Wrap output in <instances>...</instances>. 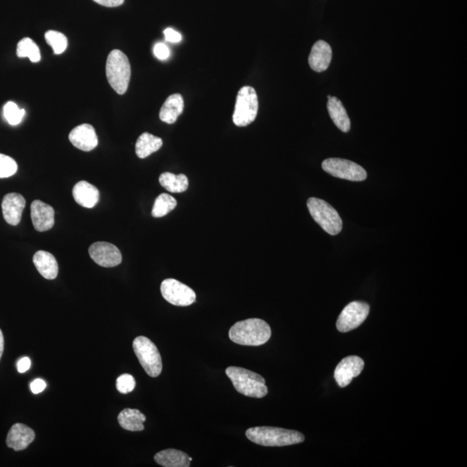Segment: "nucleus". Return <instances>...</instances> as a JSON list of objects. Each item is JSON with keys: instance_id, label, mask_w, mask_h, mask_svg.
Wrapping results in <instances>:
<instances>
[{"instance_id": "10", "label": "nucleus", "mask_w": 467, "mask_h": 467, "mask_svg": "<svg viewBox=\"0 0 467 467\" xmlns=\"http://www.w3.org/2000/svg\"><path fill=\"white\" fill-rule=\"evenodd\" d=\"M370 314V306L362 301L350 302L342 311L337 321V329L340 333H348L359 327Z\"/></svg>"}, {"instance_id": "25", "label": "nucleus", "mask_w": 467, "mask_h": 467, "mask_svg": "<svg viewBox=\"0 0 467 467\" xmlns=\"http://www.w3.org/2000/svg\"><path fill=\"white\" fill-rule=\"evenodd\" d=\"M160 183L165 190L172 192V193H182L189 186V181L186 175H175L171 172L162 173L160 177Z\"/></svg>"}, {"instance_id": "5", "label": "nucleus", "mask_w": 467, "mask_h": 467, "mask_svg": "<svg viewBox=\"0 0 467 467\" xmlns=\"http://www.w3.org/2000/svg\"><path fill=\"white\" fill-rule=\"evenodd\" d=\"M307 208L316 223L329 235L336 236L341 232L343 221L340 214L328 203L311 198L307 200Z\"/></svg>"}, {"instance_id": "21", "label": "nucleus", "mask_w": 467, "mask_h": 467, "mask_svg": "<svg viewBox=\"0 0 467 467\" xmlns=\"http://www.w3.org/2000/svg\"><path fill=\"white\" fill-rule=\"evenodd\" d=\"M154 461L164 467H189L192 459L182 451L167 449L158 453Z\"/></svg>"}, {"instance_id": "22", "label": "nucleus", "mask_w": 467, "mask_h": 467, "mask_svg": "<svg viewBox=\"0 0 467 467\" xmlns=\"http://www.w3.org/2000/svg\"><path fill=\"white\" fill-rule=\"evenodd\" d=\"M327 109L331 119L338 129L344 133H348L350 129V120L341 101L337 97H331L327 103Z\"/></svg>"}, {"instance_id": "26", "label": "nucleus", "mask_w": 467, "mask_h": 467, "mask_svg": "<svg viewBox=\"0 0 467 467\" xmlns=\"http://www.w3.org/2000/svg\"><path fill=\"white\" fill-rule=\"evenodd\" d=\"M17 55L18 58H28L32 63H39L41 59L39 46L29 37H25L18 44Z\"/></svg>"}, {"instance_id": "34", "label": "nucleus", "mask_w": 467, "mask_h": 467, "mask_svg": "<svg viewBox=\"0 0 467 467\" xmlns=\"http://www.w3.org/2000/svg\"><path fill=\"white\" fill-rule=\"evenodd\" d=\"M31 390L33 394L37 395L42 393L46 388V383L42 379H36L31 383Z\"/></svg>"}, {"instance_id": "29", "label": "nucleus", "mask_w": 467, "mask_h": 467, "mask_svg": "<svg viewBox=\"0 0 467 467\" xmlns=\"http://www.w3.org/2000/svg\"><path fill=\"white\" fill-rule=\"evenodd\" d=\"M25 115V109H20L13 101H8L4 107V117L11 126H17L20 124Z\"/></svg>"}, {"instance_id": "36", "label": "nucleus", "mask_w": 467, "mask_h": 467, "mask_svg": "<svg viewBox=\"0 0 467 467\" xmlns=\"http://www.w3.org/2000/svg\"><path fill=\"white\" fill-rule=\"evenodd\" d=\"M94 1L106 7H117L124 3V0H94Z\"/></svg>"}, {"instance_id": "3", "label": "nucleus", "mask_w": 467, "mask_h": 467, "mask_svg": "<svg viewBox=\"0 0 467 467\" xmlns=\"http://www.w3.org/2000/svg\"><path fill=\"white\" fill-rule=\"evenodd\" d=\"M226 375L231 379L234 388L245 397L262 398L269 392L265 379L257 373L231 366L226 369Z\"/></svg>"}, {"instance_id": "15", "label": "nucleus", "mask_w": 467, "mask_h": 467, "mask_svg": "<svg viewBox=\"0 0 467 467\" xmlns=\"http://www.w3.org/2000/svg\"><path fill=\"white\" fill-rule=\"evenodd\" d=\"M25 203V198L20 194L9 193L5 196L2 202V210L7 224L17 226L20 223Z\"/></svg>"}, {"instance_id": "4", "label": "nucleus", "mask_w": 467, "mask_h": 467, "mask_svg": "<svg viewBox=\"0 0 467 467\" xmlns=\"http://www.w3.org/2000/svg\"><path fill=\"white\" fill-rule=\"evenodd\" d=\"M106 75L108 84L117 94L124 95L127 92L131 78V65L122 51L114 50L108 55Z\"/></svg>"}, {"instance_id": "19", "label": "nucleus", "mask_w": 467, "mask_h": 467, "mask_svg": "<svg viewBox=\"0 0 467 467\" xmlns=\"http://www.w3.org/2000/svg\"><path fill=\"white\" fill-rule=\"evenodd\" d=\"M33 263L41 276L47 280H54L58 276V262L55 256L49 252L37 251L33 256Z\"/></svg>"}, {"instance_id": "2", "label": "nucleus", "mask_w": 467, "mask_h": 467, "mask_svg": "<svg viewBox=\"0 0 467 467\" xmlns=\"http://www.w3.org/2000/svg\"><path fill=\"white\" fill-rule=\"evenodd\" d=\"M247 438L263 447H286L303 442L301 433L289 429L273 427H255L246 431Z\"/></svg>"}, {"instance_id": "9", "label": "nucleus", "mask_w": 467, "mask_h": 467, "mask_svg": "<svg viewBox=\"0 0 467 467\" xmlns=\"http://www.w3.org/2000/svg\"><path fill=\"white\" fill-rule=\"evenodd\" d=\"M160 290L164 299L173 306L188 307L196 301L193 290L174 279H167L162 282Z\"/></svg>"}, {"instance_id": "7", "label": "nucleus", "mask_w": 467, "mask_h": 467, "mask_svg": "<svg viewBox=\"0 0 467 467\" xmlns=\"http://www.w3.org/2000/svg\"><path fill=\"white\" fill-rule=\"evenodd\" d=\"M133 347L135 355L146 374L151 378H158L161 374L163 364L157 346L149 338L141 336L135 338Z\"/></svg>"}, {"instance_id": "30", "label": "nucleus", "mask_w": 467, "mask_h": 467, "mask_svg": "<svg viewBox=\"0 0 467 467\" xmlns=\"http://www.w3.org/2000/svg\"><path fill=\"white\" fill-rule=\"evenodd\" d=\"M17 171V162L13 158L0 153V179L10 178Z\"/></svg>"}, {"instance_id": "27", "label": "nucleus", "mask_w": 467, "mask_h": 467, "mask_svg": "<svg viewBox=\"0 0 467 467\" xmlns=\"http://www.w3.org/2000/svg\"><path fill=\"white\" fill-rule=\"evenodd\" d=\"M177 206L176 199L171 195L163 193L156 198L152 215L153 217H163L174 210Z\"/></svg>"}, {"instance_id": "14", "label": "nucleus", "mask_w": 467, "mask_h": 467, "mask_svg": "<svg viewBox=\"0 0 467 467\" xmlns=\"http://www.w3.org/2000/svg\"><path fill=\"white\" fill-rule=\"evenodd\" d=\"M69 139L71 144L84 152H90L98 146L95 128L89 124H82V125L75 127L70 132Z\"/></svg>"}, {"instance_id": "6", "label": "nucleus", "mask_w": 467, "mask_h": 467, "mask_svg": "<svg viewBox=\"0 0 467 467\" xmlns=\"http://www.w3.org/2000/svg\"><path fill=\"white\" fill-rule=\"evenodd\" d=\"M259 101L255 89L245 86L237 94L233 122L237 127H246L255 122L258 114Z\"/></svg>"}, {"instance_id": "33", "label": "nucleus", "mask_w": 467, "mask_h": 467, "mask_svg": "<svg viewBox=\"0 0 467 467\" xmlns=\"http://www.w3.org/2000/svg\"><path fill=\"white\" fill-rule=\"evenodd\" d=\"M164 34L165 40H167V42L178 44L182 40V36H181V34L172 28L165 29Z\"/></svg>"}, {"instance_id": "8", "label": "nucleus", "mask_w": 467, "mask_h": 467, "mask_svg": "<svg viewBox=\"0 0 467 467\" xmlns=\"http://www.w3.org/2000/svg\"><path fill=\"white\" fill-rule=\"evenodd\" d=\"M323 170L341 179L360 182L367 179V172L361 165L352 161L331 158L323 161Z\"/></svg>"}, {"instance_id": "38", "label": "nucleus", "mask_w": 467, "mask_h": 467, "mask_svg": "<svg viewBox=\"0 0 467 467\" xmlns=\"http://www.w3.org/2000/svg\"><path fill=\"white\" fill-rule=\"evenodd\" d=\"M331 97H333V96H328V100L331 99Z\"/></svg>"}, {"instance_id": "31", "label": "nucleus", "mask_w": 467, "mask_h": 467, "mask_svg": "<svg viewBox=\"0 0 467 467\" xmlns=\"http://www.w3.org/2000/svg\"><path fill=\"white\" fill-rule=\"evenodd\" d=\"M136 386V382L133 376L129 374H123L117 378L116 389L122 394H128L132 392Z\"/></svg>"}, {"instance_id": "1", "label": "nucleus", "mask_w": 467, "mask_h": 467, "mask_svg": "<svg viewBox=\"0 0 467 467\" xmlns=\"http://www.w3.org/2000/svg\"><path fill=\"white\" fill-rule=\"evenodd\" d=\"M272 331L264 320L248 319L239 321L229 330V337L236 344L246 346H260L270 340Z\"/></svg>"}, {"instance_id": "17", "label": "nucleus", "mask_w": 467, "mask_h": 467, "mask_svg": "<svg viewBox=\"0 0 467 467\" xmlns=\"http://www.w3.org/2000/svg\"><path fill=\"white\" fill-rule=\"evenodd\" d=\"M331 58H333V51L329 44L319 40L312 48L308 59L309 65L315 72L321 73L328 69Z\"/></svg>"}, {"instance_id": "24", "label": "nucleus", "mask_w": 467, "mask_h": 467, "mask_svg": "<svg viewBox=\"0 0 467 467\" xmlns=\"http://www.w3.org/2000/svg\"><path fill=\"white\" fill-rule=\"evenodd\" d=\"M162 146H163L162 139L154 136V135L149 133H144L137 139L136 145H135V152H136L139 159H146L151 154L159 151Z\"/></svg>"}, {"instance_id": "11", "label": "nucleus", "mask_w": 467, "mask_h": 467, "mask_svg": "<svg viewBox=\"0 0 467 467\" xmlns=\"http://www.w3.org/2000/svg\"><path fill=\"white\" fill-rule=\"evenodd\" d=\"M90 257L96 264L103 267H115L122 262V255L114 244L106 242L95 243L89 247Z\"/></svg>"}, {"instance_id": "13", "label": "nucleus", "mask_w": 467, "mask_h": 467, "mask_svg": "<svg viewBox=\"0 0 467 467\" xmlns=\"http://www.w3.org/2000/svg\"><path fill=\"white\" fill-rule=\"evenodd\" d=\"M31 217L34 228L39 232L50 231L55 224V212L51 206L40 200L31 205Z\"/></svg>"}, {"instance_id": "37", "label": "nucleus", "mask_w": 467, "mask_h": 467, "mask_svg": "<svg viewBox=\"0 0 467 467\" xmlns=\"http://www.w3.org/2000/svg\"><path fill=\"white\" fill-rule=\"evenodd\" d=\"M4 345H5V341H4L2 331L0 330V359H1L4 352Z\"/></svg>"}, {"instance_id": "12", "label": "nucleus", "mask_w": 467, "mask_h": 467, "mask_svg": "<svg viewBox=\"0 0 467 467\" xmlns=\"http://www.w3.org/2000/svg\"><path fill=\"white\" fill-rule=\"evenodd\" d=\"M364 367V362L357 356H349L338 364L334 371V378L338 386L345 388L359 376Z\"/></svg>"}, {"instance_id": "28", "label": "nucleus", "mask_w": 467, "mask_h": 467, "mask_svg": "<svg viewBox=\"0 0 467 467\" xmlns=\"http://www.w3.org/2000/svg\"><path fill=\"white\" fill-rule=\"evenodd\" d=\"M44 37L47 44L53 49L56 55L62 54L66 51L68 39L64 34L56 31H49L45 33Z\"/></svg>"}, {"instance_id": "23", "label": "nucleus", "mask_w": 467, "mask_h": 467, "mask_svg": "<svg viewBox=\"0 0 467 467\" xmlns=\"http://www.w3.org/2000/svg\"><path fill=\"white\" fill-rule=\"evenodd\" d=\"M120 427L132 432L143 431L145 429L146 416L138 409H125L119 414Z\"/></svg>"}, {"instance_id": "32", "label": "nucleus", "mask_w": 467, "mask_h": 467, "mask_svg": "<svg viewBox=\"0 0 467 467\" xmlns=\"http://www.w3.org/2000/svg\"><path fill=\"white\" fill-rule=\"evenodd\" d=\"M153 53L156 58L160 60H167L170 56V50L163 43H159L153 48Z\"/></svg>"}, {"instance_id": "35", "label": "nucleus", "mask_w": 467, "mask_h": 467, "mask_svg": "<svg viewBox=\"0 0 467 467\" xmlns=\"http://www.w3.org/2000/svg\"><path fill=\"white\" fill-rule=\"evenodd\" d=\"M31 365L32 362L29 357H23V359L18 362V371L20 373H25L30 368H31Z\"/></svg>"}, {"instance_id": "18", "label": "nucleus", "mask_w": 467, "mask_h": 467, "mask_svg": "<svg viewBox=\"0 0 467 467\" xmlns=\"http://www.w3.org/2000/svg\"><path fill=\"white\" fill-rule=\"evenodd\" d=\"M73 197L79 205L91 209L100 200V192L87 181H80L73 188Z\"/></svg>"}, {"instance_id": "16", "label": "nucleus", "mask_w": 467, "mask_h": 467, "mask_svg": "<svg viewBox=\"0 0 467 467\" xmlns=\"http://www.w3.org/2000/svg\"><path fill=\"white\" fill-rule=\"evenodd\" d=\"M35 432L31 428L22 423H17L11 428L6 438V445L15 451L26 449L35 440Z\"/></svg>"}, {"instance_id": "20", "label": "nucleus", "mask_w": 467, "mask_h": 467, "mask_svg": "<svg viewBox=\"0 0 467 467\" xmlns=\"http://www.w3.org/2000/svg\"><path fill=\"white\" fill-rule=\"evenodd\" d=\"M184 107L183 96L180 94L169 96L160 109V120L167 124L175 123L179 115L182 114Z\"/></svg>"}]
</instances>
